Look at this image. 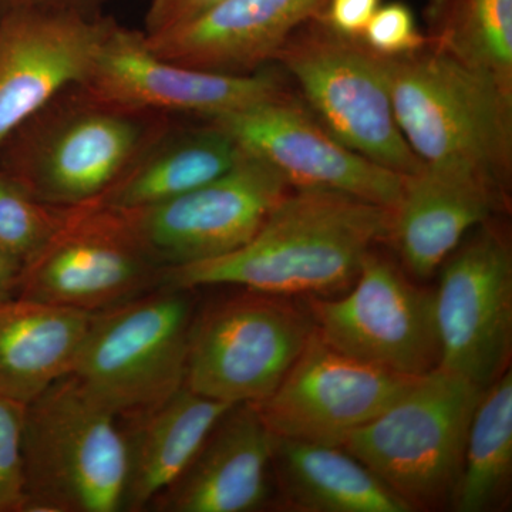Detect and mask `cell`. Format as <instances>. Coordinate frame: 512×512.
Listing matches in <instances>:
<instances>
[{
    "label": "cell",
    "instance_id": "5",
    "mask_svg": "<svg viewBox=\"0 0 512 512\" xmlns=\"http://www.w3.org/2000/svg\"><path fill=\"white\" fill-rule=\"evenodd\" d=\"M194 293L160 286L93 313L72 375L121 421L151 412L184 386Z\"/></svg>",
    "mask_w": 512,
    "mask_h": 512
},
{
    "label": "cell",
    "instance_id": "2",
    "mask_svg": "<svg viewBox=\"0 0 512 512\" xmlns=\"http://www.w3.org/2000/svg\"><path fill=\"white\" fill-rule=\"evenodd\" d=\"M379 57L397 124L421 163L466 171L507 191L512 89L429 45Z\"/></svg>",
    "mask_w": 512,
    "mask_h": 512
},
{
    "label": "cell",
    "instance_id": "1",
    "mask_svg": "<svg viewBox=\"0 0 512 512\" xmlns=\"http://www.w3.org/2000/svg\"><path fill=\"white\" fill-rule=\"evenodd\" d=\"M392 211L339 192L291 188L241 248L165 268L161 286H237L268 295L329 296L350 288L365 256L389 239Z\"/></svg>",
    "mask_w": 512,
    "mask_h": 512
},
{
    "label": "cell",
    "instance_id": "9",
    "mask_svg": "<svg viewBox=\"0 0 512 512\" xmlns=\"http://www.w3.org/2000/svg\"><path fill=\"white\" fill-rule=\"evenodd\" d=\"M308 308L320 339L343 355L409 377L439 367L434 292L375 252L346 295L309 296Z\"/></svg>",
    "mask_w": 512,
    "mask_h": 512
},
{
    "label": "cell",
    "instance_id": "23",
    "mask_svg": "<svg viewBox=\"0 0 512 512\" xmlns=\"http://www.w3.org/2000/svg\"><path fill=\"white\" fill-rule=\"evenodd\" d=\"M242 153L227 133L210 123L185 133L168 126L93 204L127 211L173 200L227 173Z\"/></svg>",
    "mask_w": 512,
    "mask_h": 512
},
{
    "label": "cell",
    "instance_id": "31",
    "mask_svg": "<svg viewBox=\"0 0 512 512\" xmlns=\"http://www.w3.org/2000/svg\"><path fill=\"white\" fill-rule=\"evenodd\" d=\"M220 2H222V0H184V2H181L180 5L165 18L160 28L154 30L153 33L170 28V26L175 25V23L183 22V20L194 18L198 13L204 12V10ZM153 33H148V35H153Z\"/></svg>",
    "mask_w": 512,
    "mask_h": 512
},
{
    "label": "cell",
    "instance_id": "11",
    "mask_svg": "<svg viewBox=\"0 0 512 512\" xmlns=\"http://www.w3.org/2000/svg\"><path fill=\"white\" fill-rule=\"evenodd\" d=\"M289 190L271 165L244 150L231 170L210 183L173 200L119 212L151 258L164 269L175 268L247 244Z\"/></svg>",
    "mask_w": 512,
    "mask_h": 512
},
{
    "label": "cell",
    "instance_id": "21",
    "mask_svg": "<svg viewBox=\"0 0 512 512\" xmlns=\"http://www.w3.org/2000/svg\"><path fill=\"white\" fill-rule=\"evenodd\" d=\"M229 407L183 386L151 412L124 420L128 478L123 511L148 510L183 474Z\"/></svg>",
    "mask_w": 512,
    "mask_h": 512
},
{
    "label": "cell",
    "instance_id": "6",
    "mask_svg": "<svg viewBox=\"0 0 512 512\" xmlns=\"http://www.w3.org/2000/svg\"><path fill=\"white\" fill-rule=\"evenodd\" d=\"M15 178L57 208L99 201L168 127L163 114L111 106L82 87L36 113Z\"/></svg>",
    "mask_w": 512,
    "mask_h": 512
},
{
    "label": "cell",
    "instance_id": "14",
    "mask_svg": "<svg viewBox=\"0 0 512 512\" xmlns=\"http://www.w3.org/2000/svg\"><path fill=\"white\" fill-rule=\"evenodd\" d=\"M416 379L343 355L313 328L284 380L255 406L276 437L342 447L353 431L389 409Z\"/></svg>",
    "mask_w": 512,
    "mask_h": 512
},
{
    "label": "cell",
    "instance_id": "18",
    "mask_svg": "<svg viewBox=\"0 0 512 512\" xmlns=\"http://www.w3.org/2000/svg\"><path fill=\"white\" fill-rule=\"evenodd\" d=\"M272 434L254 403L234 404L148 510L251 512L271 497Z\"/></svg>",
    "mask_w": 512,
    "mask_h": 512
},
{
    "label": "cell",
    "instance_id": "10",
    "mask_svg": "<svg viewBox=\"0 0 512 512\" xmlns=\"http://www.w3.org/2000/svg\"><path fill=\"white\" fill-rule=\"evenodd\" d=\"M164 268L121 212L66 208L53 237L20 272L18 298L100 312L160 288Z\"/></svg>",
    "mask_w": 512,
    "mask_h": 512
},
{
    "label": "cell",
    "instance_id": "32",
    "mask_svg": "<svg viewBox=\"0 0 512 512\" xmlns=\"http://www.w3.org/2000/svg\"><path fill=\"white\" fill-rule=\"evenodd\" d=\"M20 5H50L53 0H22Z\"/></svg>",
    "mask_w": 512,
    "mask_h": 512
},
{
    "label": "cell",
    "instance_id": "12",
    "mask_svg": "<svg viewBox=\"0 0 512 512\" xmlns=\"http://www.w3.org/2000/svg\"><path fill=\"white\" fill-rule=\"evenodd\" d=\"M434 292L440 363L485 390L508 370L512 350V254L494 228H480L440 266Z\"/></svg>",
    "mask_w": 512,
    "mask_h": 512
},
{
    "label": "cell",
    "instance_id": "8",
    "mask_svg": "<svg viewBox=\"0 0 512 512\" xmlns=\"http://www.w3.org/2000/svg\"><path fill=\"white\" fill-rule=\"evenodd\" d=\"M311 315L285 296L248 291L195 311L184 386L227 404L275 392L311 338Z\"/></svg>",
    "mask_w": 512,
    "mask_h": 512
},
{
    "label": "cell",
    "instance_id": "15",
    "mask_svg": "<svg viewBox=\"0 0 512 512\" xmlns=\"http://www.w3.org/2000/svg\"><path fill=\"white\" fill-rule=\"evenodd\" d=\"M80 87L111 106L205 120L286 92L279 74L266 67L251 74H224L168 62L151 52L144 35L113 22Z\"/></svg>",
    "mask_w": 512,
    "mask_h": 512
},
{
    "label": "cell",
    "instance_id": "25",
    "mask_svg": "<svg viewBox=\"0 0 512 512\" xmlns=\"http://www.w3.org/2000/svg\"><path fill=\"white\" fill-rule=\"evenodd\" d=\"M427 45L512 89V0H426Z\"/></svg>",
    "mask_w": 512,
    "mask_h": 512
},
{
    "label": "cell",
    "instance_id": "13",
    "mask_svg": "<svg viewBox=\"0 0 512 512\" xmlns=\"http://www.w3.org/2000/svg\"><path fill=\"white\" fill-rule=\"evenodd\" d=\"M291 188L339 192L393 211L404 175L343 146L288 92L207 120Z\"/></svg>",
    "mask_w": 512,
    "mask_h": 512
},
{
    "label": "cell",
    "instance_id": "30",
    "mask_svg": "<svg viewBox=\"0 0 512 512\" xmlns=\"http://www.w3.org/2000/svg\"><path fill=\"white\" fill-rule=\"evenodd\" d=\"M20 272H22V265L0 255V302L9 301L18 296Z\"/></svg>",
    "mask_w": 512,
    "mask_h": 512
},
{
    "label": "cell",
    "instance_id": "4",
    "mask_svg": "<svg viewBox=\"0 0 512 512\" xmlns=\"http://www.w3.org/2000/svg\"><path fill=\"white\" fill-rule=\"evenodd\" d=\"M484 390L436 369L343 443L412 508L450 504Z\"/></svg>",
    "mask_w": 512,
    "mask_h": 512
},
{
    "label": "cell",
    "instance_id": "3",
    "mask_svg": "<svg viewBox=\"0 0 512 512\" xmlns=\"http://www.w3.org/2000/svg\"><path fill=\"white\" fill-rule=\"evenodd\" d=\"M22 512H120L128 478L126 430L69 373L26 404Z\"/></svg>",
    "mask_w": 512,
    "mask_h": 512
},
{
    "label": "cell",
    "instance_id": "27",
    "mask_svg": "<svg viewBox=\"0 0 512 512\" xmlns=\"http://www.w3.org/2000/svg\"><path fill=\"white\" fill-rule=\"evenodd\" d=\"M25 413L26 404L0 396V512H22L25 504Z\"/></svg>",
    "mask_w": 512,
    "mask_h": 512
},
{
    "label": "cell",
    "instance_id": "28",
    "mask_svg": "<svg viewBox=\"0 0 512 512\" xmlns=\"http://www.w3.org/2000/svg\"><path fill=\"white\" fill-rule=\"evenodd\" d=\"M360 40L370 52L382 57L410 55L427 45L413 10L404 2L380 5Z\"/></svg>",
    "mask_w": 512,
    "mask_h": 512
},
{
    "label": "cell",
    "instance_id": "20",
    "mask_svg": "<svg viewBox=\"0 0 512 512\" xmlns=\"http://www.w3.org/2000/svg\"><path fill=\"white\" fill-rule=\"evenodd\" d=\"M92 316L18 296L0 302V396L28 404L72 373Z\"/></svg>",
    "mask_w": 512,
    "mask_h": 512
},
{
    "label": "cell",
    "instance_id": "7",
    "mask_svg": "<svg viewBox=\"0 0 512 512\" xmlns=\"http://www.w3.org/2000/svg\"><path fill=\"white\" fill-rule=\"evenodd\" d=\"M274 62L343 146L394 173L410 175L423 167L397 124L380 57L362 40L333 32L319 16L289 37Z\"/></svg>",
    "mask_w": 512,
    "mask_h": 512
},
{
    "label": "cell",
    "instance_id": "17",
    "mask_svg": "<svg viewBox=\"0 0 512 512\" xmlns=\"http://www.w3.org/2000/svg\"><path fill=\"white\" fill-rule=\"evenodd\" d=\"M329 0H222L194 18L144 35L161 59L224 74H251L274 62L289 37L319 18Z\"/></svg>",
    "mask_w": 512,
    "mask_h": 512
},
{
    "label": "cell",
    "instance_id": "22",
    "mask_svg": "<svg viewBox=\"0 0 512 512\" xmlns=\"http://www.w3.org/2000/svg\"><path fill=\"white\" fill-rule=\"evenodd\" d=\"M272 473L285 504L306 512H412L343 447L272 434Z\"/></svg>",
    "mask_w": 512,
    "mask_h": 512
},
{
    "label": "cell",
    "instance_id": "24",
    "mask_svg": "<svg viewBox=\"0 0 512 512\" xmlns=\"http://www.w3.org/2000/svg\"><path fill=\"white\" fill-rule=\"evenodd\" d=\"M512 477V373L484 390L468 429L463 470L451 498L458 512L495 510Z\"/></svg>",
    "mask_w": 512,
    "mask_h": 512
},
{
    "label": "cell",
    "instance_id": "26",
    "mask_svg": "<svg viewBox=\"0 0 512 512\" xmlns=\"http://www.w3.org/2000/svg\"><path fill=\"white\" fill-rule=\"evenodd\" d=\"M66 208L33 197L10 175L0 173V255L25 266L55 234Z\"/></svg>",
    "mask_w": 512,
    "mask_h": 512
},
{
    "label": "cell",
    "instance_id": "16",
    "mask_svg": "<svg viewBox=\"0 0 512 512\" xmlns=\"http://www.w3.org/2000/svg\"><path fill=\"white\" fill-rule=\"evenodd\" d=\"M109 23L53 3L20 5L0 22V143L86 82Z\"/></svg>",
    "mask_w": 512,
    "mask_h": 512
},
{
    "label": "cell",
    "instance_id": "19",
    "mask_svg": "<svg viewBox=\"0 0 512 512\" xmlns=\"http://www.w3.org/2000/svg\"><path fill=\"white\" fill-rule=\"evenodd\" d=\"M507 198L504 188L478 175L423 164L416 173L403 177L389 239L407 269L426 281L471 229L507 207Z\"/></svg>",
    "mask_w": 512,
    "mask_h": 512
},
{
    "label": "cell",
    "instance_id": "29",
    "mask_svg": "<svg viewBox=\"0 0 512 512\" xmlns=\"http://www.w3.org/2000/svg\"><path fill=\"white\" fill-rule=\"evenodd\" d=\"M382 0H329L322 19L333 32L360 39Z\"/></svg>",
    "mask_w": 512,
    "mask_h": 512
}]
</instances>
